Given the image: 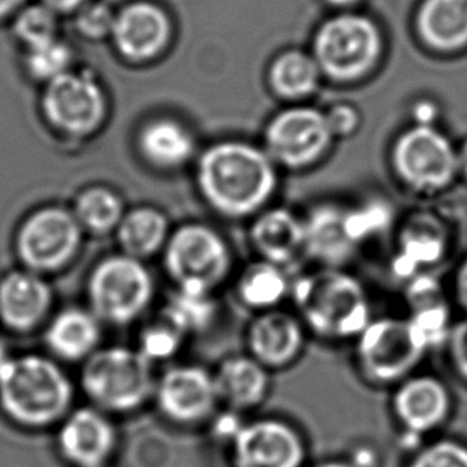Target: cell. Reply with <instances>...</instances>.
I'll return each instance as SVG.
<instances>
[{
  "label": "cell",
  "mask_w": 467,
  "mask_h": 467,
  "mask_svg": "<svg viewBox=\"0 0 467 467\" xmlns=\"http://www.w3.org/2000/svg\"><path fill=\"white\" fill-rule=\"evenodd\" d=\"M458 168H460V172L467 181V140L462 144V149L458 150Z\"/></svg>",
  "instance_id": "bcb514c9"
},
{
  "label": "cell",
  "mask_w": 467,
  "mask_h": 467,
  "mask_svg": "<svg viewBox=\"0 0 467 467\" xmlns=\"http://www.w3.org/2000/svg\"><path fill=\"white\" fill-rule=\"evenodd\" d=\"M140 149L147 161L163 170H172L189 161L195 152V140L181 123L160 119L150 121L140 131Z\"/></svg>",
  "instance_id": "4316f807"
},
{
  "label": "cell",
  "mask_w": 467,
  "mask_h": 467,
  "mask_svg": "<svg viewBox=\"0 0 467 467\" xmlns=\"http://www.w3.org/2000/svg\"><path fill=\"white\" fill-rule=\"evenodd\" d=\"M219 400L232 411L253 410L265 400L270 389L266 367L254 358H230L214 375Z\"/></svg>",
  "instance_id": "603a6c76"
},
{
  "label": "cell",
  "mask_w": 467,
  "mask_h": 467,
  "mask_svg": "<svg viewBox=\"0 0 467 467\" xmlns=\"http://www.w3.org/2000/svg\"><path fill=\"white\" fill-rule=\"evenodd\" d=\"M196 176L202 196L228 217L253 214L276 189L270 155L236 140L209 147L198 161Z\"/></svg>",
  "instance_id": "6da1fadb"
},
{
  "label": "cell",
  "mask_w": 467,
  "mask_h": 467,
  "mask_svg": "<svg viewBox=\"0 0 467 467\" xmlns=\"http://www.w3.org/2000/svg\"><path fill=\"white\" fill-rule=\"evenodd\" d=\"M74 215L80 227L88 228L93 234H108L120 225L125 214L120 196L112 190L93 187L77 198Z\"/></svg>",
  "instance_id": "f546056e"
},
{
  "label": "cell",
  "mask_w": 467,
  "mask_h": 467,
  "mask_svg": "<svg viewBox=\"0 0 467 467\" xmlns=\"http://www.w3.org/2000/svg\"><path fill=\"white\" fill-rule=\"evenodd\" d=\"M347 211L321 206L305 223V251L327 265H340L354 253L353 240L347 230Z\"/></svg>",
  "instance_id": "cb8c5ba5"
},
{
  "label": "cell",
  "mask_w": 467,
  "mask_h": 467,
  "mask_svg": "<svg viewBox=\"0 0 467 467\" xmlns=\"http://www.w3.org/2000/svg\"><path fill=\"white\" fill-rule=\"evenodd\" d=\"M391 417L409 453L445 434L455 415V396L450 386L430 373H413L394 386Z\"/></svg>",
  "instance_id": "8992f818"
},
{
  "label": "cell",
  "mask_w": 467,
  "mask_h": 467,
  "mask_svg": "<svg viewBox=\"0 0 467 467\" xmlns=\"http://www.w3.org/2000/svg\"><path fill=\"white\" fill-rule=\"evenodd\" d=\"M287 281L278 265L262 262L247 268L240 281V296L254 308H270L285 297Z\"/></svg>",
  "instance_id": "1f68e13d"
},
{
  "label": "cell",
  "mask_w": 467,
  "mask_h": 467,
  "mask_svg": "<svg viewBox=\"0 0 467 467\" xmlns=\"http://www.w3.org/2000/svg\"><path fill=\"white\" fill-rule=\"evenodd\" d=\"M392 166L399 179L415 192L436 193L460 174L458 150L436 127H411L392 147Z\"/></svg>",
  "instance_id": "ba28073f"
},
{
  "label": "cell",
  "mask_w": 467,
  "mask_h": 467,
  "mask_svg": "<svg viewBox=\"0 0 467 467\" xmlns=\"http://www.w3.org/2000/svg\"><path fill=\"white\" fill-rule=\"evenodd\" d=\"M321 67L315 57L302 50L283 51L268 70V83L285 99H302L315 93L321 80Z\"/></svg>",
  "instance_id": "83f0119b"
},
{
  "label": "cell",
  "mask_w": 467,
  "mask_h": 467,
  "mask_svg": "<svg viewBox=\"0 0 467 467\" xmlns=\"http://www.w3.org/2000/svg\"><path fill=\"white\" fill-rule=\"evenodd\" d=\"M413 29L426 50L456 55L467 50V0H420Z\"/></svg>",
  "instance_id": "ac0fdd59"
},
{
  "label": "cell",
  "mask_w": 467,
  "mask_h": 467,
  "mask_svg": "<svg viewBox=\"0 0 467 467\" xmlns=\"http://www.w3.org/2000/svg\"><path fill=\"white\" fill-rule=\"evenodd\" d=\"M25 0H0V19L8 18L21 10Z\"/></svg>",
  "instance_id": "ee69618b"
},
{
  "label": "cell",
  "mask_w": 467,
  "mask_h": 467,
  "mask_svg": "<svg viewBox=\"0 0 467 467\" xmlns=\"http://www.w3.org/2000/svg\"><path fill=\"white\" fill-rule=\"evenodd\" d=\"M214 302L209 292L179 287L164 308L166 322L181 334L206 327L214 317Z\"/></svg>",
  "instance_id": "4dcf8cb0"
},
{
  "label": "cell",
  "mask_w": 467,
  "mask_h": 467,
  "mask_svg": "<svg viewBox=\"0 0 467 467\" xmlns=\"http://www.w3.org/2000/svg\"><path fill=\"white\" fill-rule=\"evenodd\" d=\"M72 63V50L61 38H51L44 44L34 45L26 53V66L32 76L51 82L66 72Z\"/></svg>",
  "instance_id": "836d02e7"
},
{
  "label": "cell",
  "mask_w": 467,
  "mask_h": 467,
  "mask_svg": "<svg viewBox=\"0 0 467 467\" xmlns=\"http://www.w3.org/2000/svg\"><path fill=\"white\" fill-rule=\"evenodd\" d=\"M15 36L29 48L57 37V13L45 4L25 6L13 23Z\"/></svg>",
  "instance_id": "e575fe53"
},
{
  "label": "cell",
  "mask_w": 467,
  "mask_h": 467,
  "mask_svg": "<svg viewBox=\"0 0 467 467\" xmlns=\"http://www.w3.org/2000/svg\"><path fill=\"white\" fill-rule=\"evenodd\" d=\"M326 117H327L328 127L334 136H348V134L354 133L359 125L358 110L347 104H340V106L330 109V112L326 114Z\"/></svg>",
  "instance_id": "ab89813d"
},
{
  "label": "cell",
  "mask_w": 467,
  "mask_h": 467,
  "mask_svg": "<svg viewBox=\"0 0 467 467\" xmlns=\"http://www.w3.org/2000/svg\"><path fill=\"white\" fill-rule=\"evenodd\" d=\"M345 219H347L348 234L358 246L367 238L385 232L391 222V213L383 202H368L362 208L347 211Z\"/></svg>",
  "instance_id": "d590c367"
},
{
  "label": "cell",
  "mask_w": 467,
  "mask_h": 467,
  "mask_svg": "<svg viewBox=\"0 0 467 467\" xmlns=\"http://www.w3.org/2000/svg\"><path fill=\"white\" fill-rule=\"evenodd\" d=\"M117 232L127 255L144 259L163 246L168 238V221L158 209L136 208L123 215Z\"/></svg>",
  "instance_id": "f1b7e54d"
},
{
  "label": "cell",
  "mask_w": 467,
  "mask_h": 467,
  "mask_svg": "<svg viewBox=\"0 0 467 467\" xmlns=\"http://www.w3.org/2000/svg\"><path fill=\"white\" fill-rule=\"evenodd\" d=\"M115 15L106 2L91 0L76 13L77 29L88 38L110 37L114 29Z\"/></svg>",
  "instance_id": "8d00e7d4"
},
{
  "label": "cell",
  "mask_w": 467,
  "mask_h": 467,
  "mask_svg": "<svg viewBox=\"0 0 467 467\" xmlns=\"http://www.w3.org/2000/svg\"><path fill=\"white\" fill-rule=\"evenodd\" d=\"M304 345L302 327L291 315L268 311L254 321L249 347L262 366L283 367L297 358Z\"/></svg>",
  "instance_id": "7402d4cb"
},
{
  "label": "cell",
  "mask_w": 467,
  "mask_h": 467,
  "mask_svg": "<svg viewBox=\"0 0 467 467\" xmlns=\"http://www.w3.org/2000/svg\"><path fill=\"white\" fill-rule=\"evenodd\" d=\"M101 338V328L95 315L88 311L66 310L55 317L47 332V343L64 360L88 359Z\"/></svg>",
  "instance_id": "484cf974"
},
{
  "label": "cell",
  "mask_w": 467,
  "mask_h": 467,
  "mask_svg": "<svg viewBox=\"0 0 467 467\" xmlns=\"http://www.w3.org/2000/svg\"><path fill=\"white\" fill-rule=\"evenodd\" d=\"M51 127L70 134L85 136L99 128L106 117V96L95 77L87 72H66L51 80L42 99Z\"/></svg>",
  "instance_id": "7c38bea8"
},
{
  "label": "cell",
  "mask_w": 467,
  "mask_h": 467,
  "mask_svg": "<svg viewBox=\"0 0 467 467\" xmlns=\"http://www.w3.org/2000/svg\"><path fill=\"white\" fill-rule=\"evenodd\" d=\"M294 298L310 327L322 337L347 338L362 334L370 324L366 291L347 273L328 268L298 279Z\"/></svg>",
  "instance_id": "277c9868"
},
{
  "label": "cell",
  "mask_w": 467,
  "mask_h": 467,
  "mask_svg": "<svg viewBox=\"0 0 467 467\" xmlns=\"http://www.w3.org/2000/svg\"><path fill=\"white\" fill-rule=\"evenodd\" d=\"M171 36L172 23L163 6L150 0H134L115 15L110 38L125 59L146 63L168 48Z\"/></svg>",
  "instance_id": "2e32d148"
},
{
  "label": "cell",
  "mask_w": 467,
  "mask_h": 467,
  "mask_svg": "<svg viewBox=\"0 0 467 467\" xmlns=\"http://www.w3.org/2000/svg\"><path fill=\"white\" fill-rule=\"evenodd\" d=\"M411 115L415 120V127H436V121L441 117V109L432 99H421L415 102Z\"/></svg>",
  "instance_id": "60d3db41"
},
{
  "label": "cell",
  "mask_w": 467,
  "mask_h": 467,
  "mask_svg": "<svg viewBox=\"0 0 467 467\" xmlns=\"http://www.w3.org/2000/svg\"><path fill=\"white\" fill-rule=\"evenodd\" d=\"M254 246L266 262L283 265L305 251V223L285 209H273L253 227Z\"/></svg>",
  "instance_id": "d4e9b609"
},
{
  "label": "cell",
  "mask_w": 467,
  "mask_h": 467,
  "mask_svg": "<svg viewBox=\"0 0 467 467\" xmlns=\"http://www.w3.org/2000/svg\"><path fill=\"white\" fill-rule=\"evenodd\" d=\"M164 264L179 287L211 292L227 276L232 257L227 243L213 228L192 223L171 236Z\"/></svg>",
  "instance_id": "30bf717a"
},
{
  "label": "cell",
  "mask_w": 467,
  "mask_h": 467,
  "mask_svg": "<svg viewBox=\"0 0 467 467\" xmlns=\"http://www.w3.org/2000/svg\"><path fill=\"white\" fill-rule=\"evenodd\" d=\"M119 432L110 415L82 407L64 418L57 432V449L74 467H104L112 460Z\"/></svg>",
  "instance_id": "e0dca14e"
},
{
  "label": "cell",
  "mask_w": 467,
  "mask_h": 467,
  "mask_svg": "<svg viewBox=\"0 0 467 467\" xmlns=\"http://www.w3.org/2000/svg\"><path fill=\"white\" fill-rule=\"evenodd\" d=\"M449 249V232L437 215L421 213L410 217L399 236L392 270L399 278L411 279L420 270L436 265Z\"/></svg>",
  "instance_id": "d6986e66"
},
{
  "label": "cell",
  "mask_w": 467,
  "mask_h": 467,
  "mask_svg": "<svg viewBox=\"0 0 467 467\" xmlns=\"http://www.w3.org/2000/svg\"><path fill=\"white\" fill-rule=\"evenodd\" d=\"M104 467H108V466H104Z\"/></svg>",
  "instance_id": "681fc988"
},
{
  "label": "cell",
  "mask_w": 467,
  "mask_h": 467,
  "mask_svg": "<svg viewBox=\"0 0 467 467\" xmlns=\"http://www.w3.org/2000/svg\"><path fill=\"white\" fill-rule=\"evenodd\" d=\"M315 467H356L351 462H341V460H335V462H324Z\"/></svg>",
  "instance_id": "c3c4849f"
},
{
  "label": "cell",
  "mask_w": 467,
  "mask_h": 467,
  "mask_svg": "<svg viewBox=\"0 0 467 467\" xmlns=\"http://www.w3.org/2000/svg\"><path fill=\"white\" fill-rule=\"evenodd\" d=\"M428 351L409 319H379L360 334L358 359L372 385L398 386L413 375Z\"/></svg>",
  "instance_id": "52a82bcc"
},
{
  "label": "cell",
  "mask_w": 467,
  "mask_h": 467,
  "mask_svg": "<svg viewBox=\"0 0 467 467\" xmlns=\"http://www.w3.org/2000/svg\"><path fill=\"white\" fill-rule=\"evenodd\" d=\"M91 0H42V4L50 6L53 12L61 15V13H77L82 6L87 5Z\"/></svg>",
  "instance_id": "7bdbcfd3"
},
{
  "label": "cell",
  "mask_w": 467,
  "mask_h": 467,
  "mask_svg": "<svg viewBox=\"0 0 467 467\" xmlns=\"http://www.w3.org/2000/svg\"><path fill=\"white\" fill-rule=\"evenodd\" d=\"M332 138L327 117L317 109H287L268 123L266 153L275 161L298 170L319 160Z\"/></svg>",
  "instance_id": "4fadbf2b"
},
{
  "label": "cell",
  "mask_w": 467,
  "mask_h": 467,
  "mask_svg": "<svg viewBox=\"0 0 467 467\" xmlns=\"http://www.w3.org/2000/svg\"><path fill=\"white\" fill-rule=\"evenodd\" d=\"M80 238L76 215L63 208H44L21 225L16 249L32 272H57L74 257Z\"/></svg>",
  "instance_id": "8fae6325"
},
{
  "label": "cell",
  "mask_w": 467,
  "mask_h": 467,
  "mask_svg": "<svg viewBox=\"0 0 467 467\" xmlns=\"http://www.w3.org/2000/svg\"><path fill=\"white\" fill-rule=\"evenodd\" d=\"M88 292L96 317L112 324H128L150 304L152 276L140 260L112 255L96 266Z\"/></svg>",
  "instance_id": "9c48e42d"
},
{
  "label": "cell",
  "mask_w": 467,
  "mask_h": 467,
  "mask_svg": "<svg viewBox=\"0 0 467 467\" xmlns=\"http://www.w3.org/2000/svg\"><path fill=\"white\" fill-rule=\"evenodd\" d=\"M10 362H12V359L8 358L5 347L0 343V377H2V373L5 372V368Z\"/></svg>",
  "instance_id": "7dc6e473"
},
{
  "label": "cell",
  "mask_w": 467,
  "mask_h": 467,
  "mask_svg": "<svg viewBox=\"0 0 467 467\" xmlns=\"http://www.w3.org/2000/svg\"><path fill=\"white\" fill-rule=\"evenodd\" d=\"M50 305V287L32 272L12 273L0 283V317L10 328L31 330L44 319Z\"/></svg>",
  "instance_id": "ffe728a7"
},
{
  "label": "cell",
  "mask_w": 467,
  "mask_h": 467,
  "mask_svg": "<svg viewBox=\"0 0 467 467\" xmlns=\"http://www.w3.org/2000/svg\"><path fill=\"white\" fill-rule=\"evenodd\" d=\"M324 2L335 8L337 12H351L358 8L362 0H324Z\"/></svg>",
  "instance_id": "f6af8a7d"
},
{
  "label": "cell",
  "mask_w": 467,
  "mask_h": 467,
  "mask_svg": "<svg viewBox=\"0 0 467 467\" xmlns=\"http://www.w3.org/2000/svg\"><path fill=\"white\" fill-rule=\"evenodd\" d=\"M305 460L304 437L281 420L244 423L232 436L234 467H304Z\"/></svg>",
  "instance_id": "5bb4252c"
},
{
  "label": "cell",
  "mask_w": 467,
  "mask_h": 467,
  "mask_svg": "<svg viewBox=\"0 0 467 467\" xmlns=\"http://www.w3.org/2000/svg\"><path fill=\"white\" fill-rule=\"evenodd\" d=\"M449 353L456 377L467 385V321L460 322L451 327Z\"/></svg>",
  "instance_id": "f35d334b"
},
{
  "label": "cell",
  "mask_w": 467,
  "mask_h": 467,
  "mask_svg": "<svg viewBox=\"0 0 467 467\" xmlns=\"http://www.w3.org/2000/svg\"><path fill=\"white\" fill-rule=\"evenodd\" d=\"M179 345H181V332L166 322L164 326L147 328L140 337V351L152 362V360L170 358L176 353Z\"/></svg>",
  "instance_id": "74e56055"
},
{
  "label": "cell",
  "mask_w": 467,
  "mask_h": 467,
  "mask_svg": "<svg viewBox=\"0 0 467 467\" xmlns=\"http://www.w3.org/2000/svg\"><path fill=\"white\" fill-rule=\"evenodd\" d=\"M152 362L128 348H106L91 354L82 370L83 392L108 415L140 410L155 394Z\"/></svg>",
  "instance_id": "5b68a950"
},
{
  "label": "cell",
  "mask_w": 467,
  "mask_h": 467,
  "mask_svg": "<svg viewBox=\"0 0 467 467\" xmlns=\"http://www.w3.org/2000/svg\"><path fill=\"white\" fill-rule=\"evenodd\" d=\"M455 294L458 304L467 311V259L462 262L455 276Z\"/></svg>",
  "instance_id": "b9f144b4"
},
{
  "label": "cell",
  "mask_w": 467,
  "mask_h": 467,
  "mask_svg": "<svg viewBox=\"0 0 467 467\" xmlns=\"http://www.w3.org/2000/svg\"><path fill=\"white\" fill-rule=\"evenodd\" d=\"M153 398L171 423L198 426L214 415L219 400L214 375L202 367H172L158 379Z\"/></svg>",
  "instance_id": "9a60e30c"
},
{
  "label": "cell",
  "mask_w": 467,
  "mask_h": 467,
  "mask_svg": "<svg viewBox=\"0 0 467 467\" xmlns=\"http://www.w3.org/2000/svg\"><path fill=\"white\" fill-rule=\"evenodd\" d=\"M407 300L411 308L409 321L424 347L431 349L449 341L451 313L442 285L436 278L430 275H417L411 278Z\"/></svg>",
  "instance_id": "44dd1931"
},
{
  "label": "cell",
  "mask_w": 467,
  "mask_h": 467,
  "mask_svg": "<svg viewBox=\"0 0 467 467\" xmlns=\"http://www.w3.org/2000/svg\"><path fill=\"white\" fill-rule=\"evenodd\" d=\"M385 53L381 26L366 13L337 12L315 34L313 57L322 74L337 82H356L368 76Z\"/></svg>",
  "instance_id": "3957f363"
},
{
  "label": "cell",
  "mask_w": 467,
  "mask_h": 467,
  "mask_svg": "<svg viewBox=\"0 0 467 467\" xmlns=\"http://www.w3.org/2000/svg\"><path fill=\"white\" fill-rule=\"evenodd\" d=\"M405 467H467V441L442 434L409 453Z\"/></svg>",
  "instance_id": "d6a6232c"
},
{
  "label": "cell",
  "mask_w": 467,
  "mask_h": 467,
  "mask_svg": "<svg viewBox=\"0 0 467 467\" xmlns=\"http://www.w3.org/2000/svg\"><path fill=\"white\" fill-rule=\"evenodd\" d=\"M74 389L50 359L26 356L12 359L0 377V407L26 428H47L69 415Z\"/></svg>",
  "instance_id": "7a4b0ae2"
}]
</instances>
